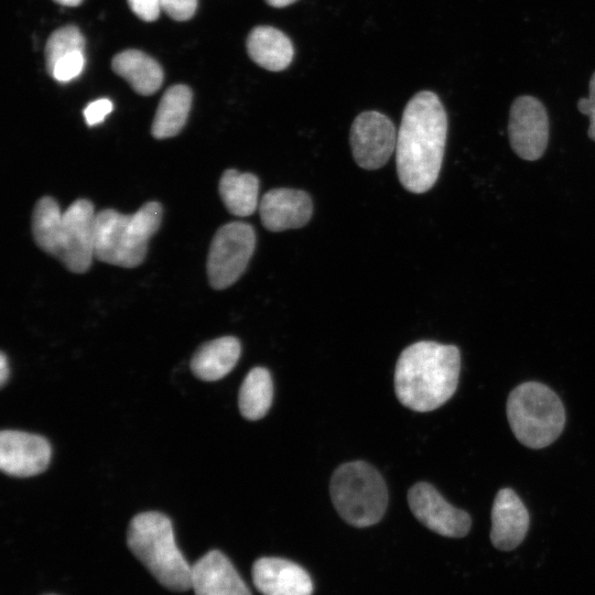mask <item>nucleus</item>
I'll return each mask as SVG.
<instances>
[{
    "instance_id": "nucleus-1",
    "label": "nucleus",
    "mask_w": 595,
    "mask_h": 595,
    "mask_svg": "<svg viewBox=\"0 0 595 595\" xmlns=\"http://www.w3.org/2000/svg\"><path fill=\"white\" fill-rule=\"evenodd\" d=\"M446 137L447 115L437 95L419 91L407 104L397 134V172L407 191L421 194L433 187Z\"/></svg>"
},
{
    "instance_id": "nucleus-2",
    "label": "nucleus",
    "mask_w": 595,
    "mask_h": 595,
    "mask_svg": "<svg viewBox=\"0 0 595 595\" xmlns=\"http://www.w3.org/2000/svg\"><path fill=\"white\" fill-rule=\"evenodd\" d=\"M461 368L454 345L422 340L400 354L394 370L398 400L418 412L440 408L455 393Z\"/></svg>"
},
{
    "instance_id": "nucleus-3",
    "label": "nucleus",
    "mask_w": 595,
    "mask_h": 595,
    "mask_svg": "<svg viewBox=\"0 0 595 595\" xmlns=\"http://www.w3.org/2000/svg\"><path fill=\"white\" fill-rule=\"evenodd\" d=\"M96 213L87 199H77L64 212L50 196L40 198L32 215L36 245L69 271L86 272L94 258Z\"/></svg>"
},
{
    "instance_id": "nucleus-4",
    "label": "nucleus",
    "mask_w": 595,
    "mask_h": 595,
    "mask_svg": "<svg viewBox=\"0 0 595 595\" xmlns=\"http://www.w3.org/2000/svg\"><path fill=\"white\" fill-rule=\"evenodd\" d=\"M127 544L164 587L175 592L192 587V566L178 550L165 515L147 511L134 516L128 527Z\"/></svg>"
},
{
    "instance_id": "nucleus-5",
    "label": "nucleus",
    "mask_w": 595,
    "mask_h": 595,
    "mask_svg": "<svg viewBox=\"0 0 595 595\" xmlns=\"http://www.w3.org/2000/svg\"><path fill=\"white\" fill-rule=\"evenodd\" d=\"M162 214L158 202L145 203L132 215L100 210L95 218L94 257L118 267H138L145 258L150 238L161 225Z\"/></svg>"
},
{
    "instance_id": "nucleus-6",
    "label": "nucleus",
    "mask_w": 595,
    "mask_h": 595,
    "mask_svg": "<svg viewBox=\"0 0 595 595\" xmlns=\"http://www.w3.org/2000/svg\"><path fill=\"white\" fill-rule=\"evenodd\" d=\"M507 418L517 440L530 448H542L562 433L565 411L548 386L528 381L516 387L507 400Z\"/></svg>"
},
{
    "instance_id": "nucleus-7",
    "label": "nucleus",
    "mask_w": 595,
    "mask_h": 595,
    "mask_svg": "<svg viewBox=\"0 0 595 595\" xmlns=\"http://www.w3.org/2000/svg\"><path fill=\"white\" fill-rule=\"evenodd\" d=\"M329 493L338 515L358 528L379 522L388 505L385 479L364 461L338 466L331 478Z\"/></svg>"
},
{
    "instance_id": "nucleus-8",
    "label": "nucleus",
    "mask_w": 595,
    "mask_h": 595,
    "mask_svg": "<svg viewBox=\"0 0 595 595\" xmlns=\"http://www.w3.org/2000/svg\"><path fill=\"white\" fill-rule=\"evenodd\" d=\"M256 234L249 224L232 221L215 234L207 257L209 284L223 290L234 284L245 272L255 251Z\"/></svg>"
},
{
    "instance_id": "nucleus-9",
    "label": "nucleus",
    "mask_w": 595,
    "mask_h": 595,
    "mask_svg": "<svg viewBox=\"0 0 595 595\" xmlns=\"http://www.w3.org/2000/svg\"><path fill=\"white\" fill-rule=\"evenodd\" d=\"M508 138L513 152L522 160L537 161L549 141V118L544 105L536 97H517L509 111Z\"/></svg>"
},
{
    "instance_id": "nucleus-10",
    "label": "nucleus",
    "mask_w": 595,
    "mask_h": 595,
    "mask_svg": "<svg viewBox=\"0 0 595 595\" xmlns=\"http://www.w3.org/2000/svg\"><path fill=\"white\" fill-rule=\"evenodd\" d=\"M396 128L392 121L378 111L359 113L350 128L351 153L365 170L383 166L396 151Z\"/></svg>"
},
{
    "instance_id": "nucleus-11",
    "label": "nucleus",
    "mask_w": 595,
    "mask_h": 595,
    "mask_svg": "<svg viewBox=\"0 0 595 595\" xmlns=\"http://www.w3.org/2000/svg\"><path fill=\"white\" fill-rule=\"evenodd\" d=\"M409 507L414 517L431 531L448 538H462L470 529L469 515L453 507L430 484L421 482L408 491Z\"/></svg>"
},
{
    "instance_id": "nucleus-12",
    "label": "nucleus",
    "mask_w": 595,
    "mask_h": 595,
    "mask_svg": "<svg viewBox=\"0 0 595 595\" xmlns=\"http://www.w3.org/2000/svg\"><path fill=\"white\" fill-rule=\"evenodd\" d=\"M48 441L37 434L3 430L0 433V468L15 477H29L44 472L51 461Z\"/></svg>"
},
{
    "instance_id": "nucleus-13",
    "label": "nucleus",
    "mask_w": 595,
    "mask_h": 595,
    "mask_svg": "<svg viewBox=\"0 0 595 595\" xmlns=\"http://www.w3.org/2000/svg\"><path fill=\"white\" fill-rule=\"evenodd\" d=\"M261 223L270 231H283L304 226L312 216L310 195L301 190L272 188L259 204Z\"/></svg>"
},
{
    "instance_id": "nucleus-14",
    "label": "nucleus",
    "mask_w": 595,
    "mask_h": 595,
    "mask_svg": "<svg viewBox=\"0 0 595 595\" xmlns=\"http://www.w3.org/2000/svg\"><path fill=\"white\" fill-rule=\"evenodd\" d=\"M252 581L262 595H312L313 583L300 565L280 558H260L252 565Z\"/></svg>"
},
{
    "instance_id": "nucleus-15",
    "label": "nucleus",
    "mask_w": 595,
    "mask_h": 595,
    "mask_svg": "<svg viewBox=\"0 0 595 595\" xmlns=\"http://www.w3.org/2000/svg\"><path fill=\"white\" fill-rule=\"evenodd\" d=\"M529 513L522 500L511 488L500 489L491 509L490 540L502 551L516 549L529 529Z\"/></svg>"
},
{
    "instance_id": "nucleus-16",
    "label": "nucleus",
    "mask_w": 595,
    "mask_h": 595,
    "mask_svg": "<svg viewBox=\"0 0 595 595\" xmlns=\"http://www.w3.org/2000/svg\"><path fill=\"white\" fill-rule=\"evenodd\" d=\"M195 595H251L228 558L212 550L192 566V587Z\"/></svg>"
},
{
    "instance_id": "nucleus-17",
    "label": "nucleus",
    "mask_w": 595,
    "mask_h": 595,
    "mask_svg": "<svg viewBox=\"0 0 595 595\" xmlns=\"http://www.w3.org/2000/svg\"><path fill=\"white\" fill-rule=\"evenodd\" d=\"M240 351V343L236 337L224 336L209 340L194 353L191 370L205 381L221 379L236 366Z\"/></svg>"
},
{
    "instance_id": "nucleus-18",
    "label": "nucleus",
    "mask_w": 595,
    "mask_h": 595,
    "mask_svg": "<svg viewBox=\"0 0 595 595\" xmlns=\"http://www.w3.org/2000/svg\"><path fill=\"white\" fill-rule=\"evenodd\" d=\"M247 51L256 64L272 72L286 68L294 54L290 39L269 25H259L251 30L247 39Z\"/></svg>"
},
{
    "instance_id": "nucleus-19",
    "label": "nucleus",
    "mask_w": 595,
    "mask_h": 595,
    "mask_svg": "<svg viewBox=\"0 0 595 595\" xmlns=\"http://www.w3.org/2000/svg\"><path fill=\"white\" fill-rule=\"evenodd\" d=\"M112 71L126 79L138 94H154L163 83V71L160 64L138 50H126L118 53L111 62Z\"/></svg>"
},
{
    "instance_id": "nucleus-20",
    "label": "nucleus",
    "mask_w": 595,
    "mask_h": 595,
    "mask_svg": "<svg viewBox=\"0 0 595 595\" xmlns=\"http://www.w3.org/2000/svg\"><path fill=\"white\" fill-rule=\"evenodd\" d=\"M192 105V90L185 85H174L163 94L151 128L155 139L171 138L183 129Z\"/></svg>"
},
{
    "instance_id": "nucleus-21",
    "label": "nucleus",
    "mask_w": 595,
    "mask_h": 595,
    "mask_svg": "<svg viewBox=\"0 0 595 595\" xmlns=\"http://www.w3.org/2000/svg\"><path fill=\"white\" fill-rule=\"evenodd\" d=\"M259 180L252 173L226 170L219 181V194L226 208L235 216L246 217L258 206Z\"/></svg>"
},
{
    "instance_id": "nucleus-22",
    "label": "nucleus",
    "mask_w": 595,
    "mask_h": 595,
    "mask_svg": "<svg viewBox=\"0 0 595 595\" xmlns=\"http://www.w3.org/2000/svg\"><path fill=\"white\" fill-rule=\"evenodd\" d=\"M273 400V383L268 369L252 368L244 379L238 405L244 418L255 421L263 418Z\"/></svg>"
},
{
    "instance_id": "nucleus-23",
    "label": "nucleus",
    "mask_w": 595,
    "mask_h": 595,
    "mask_svg": "<svg viewBox=\"0 0 595 595\" xmlns=\"http://www.w3.org/2000/svg\"><path fill=\"white\" fill-rule=\"evenodd\" d=\"M85 39L75 25H65L55 30L45 45V64L48 74L55 64L64 56L80 51L84 52Z\"/></svg>"
},
{
    "instance_id": "nucleus-24",
    "label": "nucleus",
    "mask_w": 595,
    "mask_h": 595,
    "mask_svg": "<svg viewBox=\"0 0 595 595\" xmlns=\"http://www.w3.org/2000/svg\"><path fill=\"white\" fill-rule=\"evenodd\" d=\"M84 52L77 51L61 58L54 66L50 75L61 83L76 78L84 68Z\"/></svg>"
},
{
    "instance_id": "nucleus-25",
    "label": "nucleus",
    "mask_w": 595,
    "mask_h": 595,
    "mask_svg": "<svg viewBox=\"0 0 595 595\" xmlns=\"http://www.w3.org/2000/svg\"><path fill=\"white\" fill-rule=\"evenodd\" d=\"M162 10L176 21L191 19L197 8V0H160Z\"/></svg>"
},
{
    "instance_id": "nucleus-26",
    "label": "nucleus",
    "mask_w": 595,
    "mask_h": 595,
    "mask_svg": "<svg viewBox=\"0 0 595 595\" xmlns=\"http://www.w3.org/2000/svg\"><path fill=\"white\" fill-rule=\"evenodd\" d=\"M577 109L589 119L587 134L595 141V72L588 82V96L581 97L577 101Z\"/></svg>"
},
{
    "instance_id": "nucleus-27",
    "label": "nucleus",
    "mask_w": 595,
    "mask_h": 595,
    "mask_svg": "<svg viewBox=\"0 0 595 595\" xmlns=\"http://www.w3.org/2000/svg\"><path fill=\"white\" fill-rule=\"evenodd\" d=\"M112 111V102L107 98H100L89 102L84 109V117L88 126H95Z\"/></svg>"
},
{
    "instance_id": "nucleus-28",
    "label": "nucleus",
    "mask_w": 595,
    "mask_h": 595,
    "mask_svg": "<svg viewBox=\"0 0 595 595\" xmlns=\"http://www.w3.org/2000/svg\"><path fill=\"white\" fill-rule=\"evenodd\" d=\"M130 10L141 20L151 22L159 18L161 8L160 0H127Z\"/></svg>"
},
{
    "instance_id": "nucleus-29",
    "label": "nucleus",
    "mask_w": 595,
    "mask_h": 595,
    "mask_svg": "<svg viewBox=\"0 0 595 595\" xmlns=\"http://www.w3.org/2000/svg\"><path fill=\"white\" fill-rule=\"evenodd\" d=\"M10 370L7 356L3 351L0 354V383L3 387L9 378Z\"/></svg>"
},
{
    "instance_id": "nucleus-30",
    "label": "nucleus",
    "mask_w": 595,
    "mask_h": 595,
    "mask_svg": "<svg viewBox=\"0 0 595 595\" xmlns=\"http://www.w3.org/2000/svg\"><path fill=\"white\" fill-rule=\"evenodd\" d=\"M296 0H266V2L271 6V7H274V8H283V7H286L293 2H295Z\"/></svg>"
},
{
    "instance_id": "nucleus-31",
    "label": "nucleus",
    "mask_w": 595,
    "mask_h": 595,
    "mask_svg": "<svg viewBox=\"0 0 595 595\" xmlns=\"http://www.w3.org/2000/svg\"><path fill=\"white\" fill-rule=\"evenodd\" d=\"M54 1L65 7H77L83 2V0H54Z\"/></svg>"
}]
</instances>
